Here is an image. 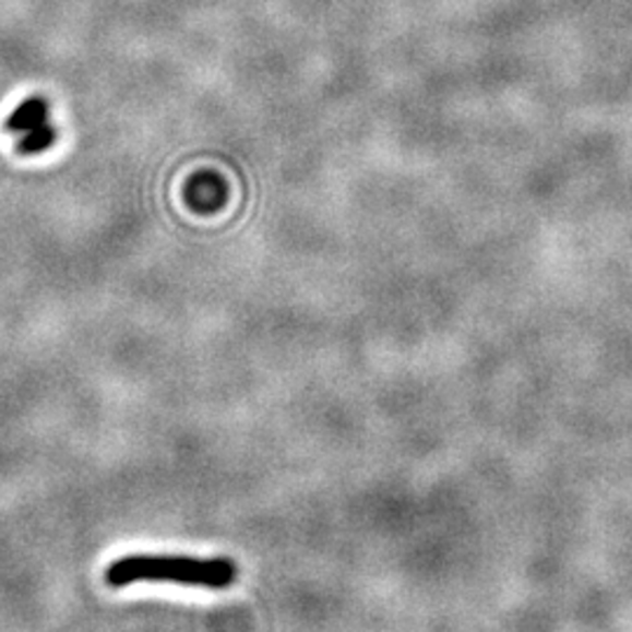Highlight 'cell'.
<instances>
[{
  "label": "cell",
  "mask_w": 632,
  "mask_h": 632,
  "mask_svg": "<svg viewBox=\"0 0 632 632\" xmlns=\"http://www.w3.org/2000/svg\"><path fill=\"white\" fill-rule=\"evenodd\" d=\"M237 564L228 558H188V556H129L106 567L110 588H124L129 583L155 581L178 583L208 591H225L237 581Z\"/></svg>",
  "instance_id": "obj_1"
},
{
  "label": "cell",
  "mask_w": 632,
  "mask_h": 632,
  "mask_svg": "<svg viewBox=\"0 0 632 632\" xmlns=\"http://www.w3.org/2000/svg\"><path fill=\"white\" fill-rule=\"evenodd\" d=\"M8 129L14 134L20 148L24 153H43L50 148L57 139L55 124L50 118V106L40 96H31L12 110L8 118Z\"/></svg>",
  "instance_id": "obj_2"
}]
</instances>
